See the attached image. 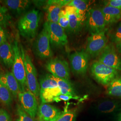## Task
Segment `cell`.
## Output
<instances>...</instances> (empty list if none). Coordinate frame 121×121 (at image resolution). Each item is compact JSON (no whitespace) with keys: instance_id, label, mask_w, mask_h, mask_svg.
Instances as JSON below:
<instances>
[{"instance_id":"cell-27","label":"cell","mask_w":121,"mask_h":121,"mask_svg":"<svg viewBox=\"0 0 121 121\" xmlns=\"http://www.w3.org/2000/svg\"><path fill=\"white\" fill-rule=\"evenodd\" d=\"M76 117V111L70 110L62 112L56 121H75Z\"/></svg>"},{"instance_id":"cell-28","label":"cell","mask_w":121,"mask_h":121,"mask_svg":"<svg viewBox=\"0 0 121 121\" xmlns=\"http://www.w3.org/2000/svg\"><path fill=\"white\" fill-rule=\"evenodd\" d=\"M57 23L65 30H67L69 27V19L65 9H61L60 11Z\"/></svg>"},{"instance_id":"cell-4","label":"cell","mask_w":121,"mask_h":121,"mask_svg":"<svg viewBox=\"0 0 121 121\" xmlns=\"http://www.w3.org/2000/svg\"><path fill=\"white\" fill-rule=\"evenodd\" d=\"M86 16V27L91 35L105 30L106 24L101 9L95 8L90 9Z\"/></svg>"},{"instance_id":"cell-31","label":"cell","mask_w":121,"mask_h":121,"mask_svg":"<svg viewBox=\"0 0 121 121\" xmlns=\"http://www.w3.org/2000/svg\"><path fill=\"white\" fill-rule=\"evenodd\" d=\"M78 98V97L77 95L72 96V95H65L61 94L60 95L55 97L53 99V101H55L56 102H59L61 100L66 101H68L70 99H77Z\"/></svg>"},{"instance_id":"cell-20","label":"cell","mask_w":121,"mask_h":121,"mask_svg":"<svg viewBox=\"0 0 121 121\" xmlns=\"http://www.w3.org/2000/svg\"><path fill=\"white\" fill-rule=\"evenodd\" d=\"M61 7L53 2V0L47 1V21L58 23Z\"/></svg>"},{"instance_id":"cell-24","label":"cell","mask_w":121,"mask_h":121,"mask_svg":"<svg viewBox=\"0 0 121 121\" xmlns=\"http://www.w3.org/2000/svg\"><path fill=\"white\" fill-rule=\"evenodd\" d=\"M89 2L85 0H71L67 6H73L77 9L78 12L81 17L85 19L86 11L88 8Z\"/></svg>"},{"instance_id":"cell-35","label":"cell","mask_w":121,"mask_h":121,"mask_svg":"<svg viewBox=\"0 0 121 121\" xmlns=\"http://www.w3.org/2000/svg\"><path fill=\"white\" fill-rule=\"evenodd\" d=\"M116 48L118 53L121 55V40L116 44Z\"/></svg>"},{"instance_id":"cell-15","label":"cell","mask_w":121,"mask_h":121,"mask_svg":"<svg viewBox=\"0 0 121 121\" xmlns=\"http://www.w3.org/2000/svg\"><path fill=\"white\" fill-rule=\"evenodd\" d=\"M38 112L39 117L44 121H56L62 112L54 106L42 103L38 107Z\"/></svg>"},{"instance_id":"cell-22","label":"cell","mask_w":121,"mask_h":121,"mask_svg":"<svg viewBox=\"0 0 121 121\" xmlns=\"http://www.w3.org/2000/svg\"><path fill=\"white\" fill-rule=\"evenodd\" d=\"M52 76L60 88L62 95L76 96L73 85L68 79L56 78L53 75Z\"/></svg>"},{"instance_id":"cell-5","label":"cell","mask_w":121,"mask_h":121,"mask_svg":"<svg viewBox=\"0 0 121 121\" xmlns=\"http://www.w3.org/2000/svg\"><path fill=\"white\" fill-rule=\"evenodd\" d=\"M43 26L47 31L50 44L54 47L62 48L68 43L65 30L57 23L45 22Z\"/></svg>"},{"instance_id":"cell-34","label":"cell","mask_w":121,"mask_h":121,"mask_svg":"<svg viewBox=\"0 0 121 121\" xmlns=\"http://www.w3.org/2000/svg\"><path fill=\"white\" fill-rule=\"evenodd\" d=\"M7 34L3 27L0 26V46L7 41Z\"/></svg>"},{"instance_id":"cell-21","label":"cell","mask_w":121,"mask_h":121,"mask_svg":"<svg viewBox=\"0 0 121 121\" xmlns=\"http://www.w3.org/2000/svg\"><path fill=\"white\" fill-rule=\"evenodd\" d=\"M61 94L59 86L40 90L39 96L42 103H48L53 101L54 99Z\"/></svg>"},{"instance_id":"cell-26","label":"cell","mask_w":121,"mask_h":121,"mask_svg":"<svg viewBox=\"0 0 121 121\" xmlns=\"http://www.w3.org/2000/svg\"><path fill=\"white\" fill-rule=\"evenodd\" d=\"M10 19L7 8L0 4V26L5 27L7 26Z\"/></svg>"},{"instance_id":"cell-29","label":"cell","mask_w":121,"mask_h":121,"mask_svg":"<svg viewBox=\"0 0 121 121\" xmlns=\"http://www.w3.org/2000/svg\"><path fill=\"white\" fill-rule=\"evenodd\" d=\"M109 37L112 43L115 44L121 40V22L109 34Z\"/></svg>"},{"instance_id":"cell-10","label":"cell","mask_w":121,"mask_h":121,"mask_svg":"<svg viewBox=\"0 0 121 121\" xmlns=\"http://www.w3.org/2000/svg\"><path fill=\"white\" fill-rule=\"evenodd\" d=\"M45 66L47 70L53 76L69 80V68L66 60L57 57L52 58L48 60Z\"/></svg>"},{"instance_id":"cell-37","label":"cell","mask_w":121,"mask_h":121,"mask_svg":"<svg viewBox=\"0 0 121 121\" xmlns=\"http://www.w3.org/2000/svg\"><path fill=\"white\" fill-rule=\"evenodd\" d=\"M118 121H121V113L119 117V119H118Z\"/></svg>"},{"instance_id":"cell-30","label":"cell","mask_w":121,"mask_h":121,"mask_svg":"<svg viewBox=\"0 0 121 121\" xmlns=\"http://www.w3.org/2000/svg\"><path fill=\"white\" fill-rule=\"evenodd\" d=\"M17 112L18 118L16 121H35L34 118L25 112L19 105H17Z\"/></svg>"},{"instance_id":"cell-18","label":"cell","mask_w":121,"mask_h":121,"mask_svg":"<svg viewBox=\"0 0 121 121\" xmlns=\"http://www.w3.org/2000/svg\"><path fill=\"white\" fill-rule=\"evenodd\" d=\"M0 60L6 67H12L14 61L13 46L6 41L0 46Z\"/></svg>"},{"instance_id":"cell-17","label":"cell","mask_w":121,"mask_h":121,"mask_svg":"<svg viewBox=\"0 0 121 121\" xmlns=\"http://www.w3.org/2000/svg\"><path fill=\"white\" fill-rule=\"evenodd\" d=\"M4 3L8 8L17 15L25 14L30 5V1L27 0H4Z\"/></svg>"},{"instance_id":"cell-12","label":"cell","mask_w":121,"mask_h":121,"mask_svg":"<svg viewBox=\"0 0 121 121\" xmlns=\"http://www.w3.org/2000/svg\"><path fill=\"white\" fill-rule=\"evenodd\" d=\"M18 98L22 108L29 115L34 118L38 110V103L36 97L31 91H28L20 92Z\"/></svg>"},{"instance_id":"cell-32","label":"cell","mask_w":121,"mask_h":121,"mask_svg":"<svg viewBox=\"0 0 121 121\" xmlns=\"http://www.w3.org/2000/svg\"><path fill=\"white\" fill-rule=\"evenodd\" d=\"M106 5L121 9V0H110L105 2Z\"/></svg>"},{"instance_id":"cell-25","label":"cell","mask_w":121,"mask_h":121,"mask_svg":"<svg viewBox=\"0 0 121 121\" xmlns=\"http://www.w3.org/2000/svg\"><path fill=\"white\" fill-rule=\"evenodd\" d=\"M11 93L8 88L0 82V102L6 105H9L12 102Z\"/></svg>"},{"instance_id":"cell-13","label":"cell","mask_w":121,"mask_h":121,"mask_svg":"<svg viewBox=\"0 0 121 121\" xmlns=\"http://www.w3.org/2000/svg\"><path fill=\"white\" fill-rule=\"evenodd\" d=\"M65 10L69 19V27L67 31L71 34L79 32L85 19L80 16L77 9L74 7L66 6Z\"/></svg>"},{"instance_id":"cell-19","label":"cell","mask_w":121,"mask_h":121,"mask_svg":"<svg viewBox=\"0 0 121 121\" xmlns=\"http://www.w3.org/2000/svg\"><path fill=\"white\" fill-rule=\"evenodd\" d=\"M101 9L104 15L106 26L114 24L121 19V9L108 6H105Z\"/></svg>"},{"instance_id":"cell-33","label":"cell","mask_w":121,"mask_h":121,"mask_svg":"<svg viewBox=\"0 0 121 121\" xmlns=\"http://www.w3.org/2000/svg\"><path fill=\"white\" fill-rule=\"evenodd\" d=\"M0 121H11L9 114L3 108L0 109Z\"/></svg>"},{"instance_id":"cell-2","label":"cell","mask_w":121,"mask_h":121,"mask_svg":"<svg viewBox=\"0 0 121 121\" xmlns=\"http://www.w3.org/2000/svg\"><path fill=\"white\" fill-rule=\"evenodd\" d=\"M40 18L39 11L35 9L24 14L18 22V29L20 35L27 39H33L37 34Z\"/></svg>"},{"instance_id":"cell-3","label":"cell","mask_w":121,"mask_h":121,"mask_svg":"<svg viewBox=\"0 0 121 121\" xmlns=\"http://www.w3.org/2000/svg\"><path fill=\"white\" fill-rule=\"evenodd\" d=\"M91 74L96 80L104 85H108L118 75V70L103 64L99 60L94 61L90 67Z\"/></svg>"},{"instance_id":"cell-9","label":"cell","mask_w":121,"mask_h":121,"mask_svg":"<svg viewBox=\"0 0 121 121\" xmlns=\"http://www.w3.org/2000/svg\"><path fill=\"white\" fill-rule=\"evenodd\" d=\"M98 60L107 66L121 71V56L112 43L107 45L99 55Z\"/></svg>"},{"instance_id":"cell-8","label":"cell","mask_w":121,"mask_h":121,"mask_svg":"<svg viewBox=\"0 0 121 121\" xmlns=\"http://www.w3.org/2000/svg\"><path fill=\"white\" fill-rule=\"evenodd\" d=\"M90 56L85 50L75 51L69 56L70 64L72 72L78 75H84L86 73Z\"/></svg>"},{"instance_id":"cell-14","label":"cell","mask_w":121,"mask_h":121,"mask_svg":"<svg viewBox=\"0 0 121 121\" xmlns=\"http://www.w3.org/2000/svg\"><path fill=\"white\" fill-rule=\"evenodd\" d=\"M94 109L102 114L116 112L121 109V101L110 99H99L95 104Z\"/></svg>"},{"instance_id":"cell-16","label":"cell","mask_w":121,"mask_h":121,"mask_svg":"<svg viewBox=\"0 0 121 121\" xmlns=\"http://www.w3.org/2000/svg\"><path fill=\"white\" fill-rule=\"evenodd\" d=\"M0 82L8 88L14 97L21 92L20 85L12 72L0 74Z\"/></svg>"},{"instance_id":"cell-11","label":"cell","mask_w":121,"mask_h":121,"mask_svg":"<svg viewBox=\"0 0 121 121\" xmlns=\"http://www.w3.org/2000/svg\"><path fill=\"white\" fill-rule=\"evenodd\" d=\"M25 65L27 86L29 90L38 97L40 94V85L37 79V71L28 54L26 55Z\"/></svg>"},{"instance_id":"cell-7","label":"cell","mask_w":121,"mask_h":121,"mask_svg":"<svg viewBox=\"0 0 121 121\" xmlns=\"http://www.w3.org/2000/svg\"><path fill=\"white\" fill-rule=\"evenodd\" d=\"M33 49L35 55L39 58L47 59L52 56L50 39L47 31L44 26L35 40Z\"/></svg>"},{"instance_id":"cell-6","label":"cell","mask_w":121,"mask_h":121,"mask_svg":"<svg viewBox=\"0 0 121 121\" xmlns=\"http://www.w3.org/2000/svg\"><path fill=\"white\" fill-rule=\"evenodd\" d=\"M108 39L105 30L99 33L91 34L87 39L85 51L90 57L99 55L107 45Z\"/></svg>"},{"instance_id":"cell-1","label":"cell","mask_w":121,"mask_h":121,"mask_svg":"<svg viewBox=\"0 0 121 121\" xmlns=\"http://www.w3.org/2000/svg\"><path fill=\"white\" fill-rule=\"evenodd\" d=\"M12 46L14 61L12 67V72L20 85L21 92H22L25 91V87L27 86L25 50L17 39L14 40Z\"/></svg>"},{"instance_id":"cell-36","label":"cell","mask_w":121,"mask_h":121,"mask_svg":"<svg viewBox=\"0 0 121 121\" xmlns=\"http://www.w3.org/2000/svg\"><path fill=\"white\" fill-rule=\"evenodd\" d=\"M39 121H43V119L42 118H41L40 117H39Z\"/></svg>"},{"instance_id":"cell-23","label":"cell","mask_w":121,"mask_h":121,"mask_svg":"<svg viewBox=\"0 0 121 121\" xmlns=\"http://www.w3.org/2000/svg\"><path fill=\"white\" fill-rule=\"evenodd\" d=\"M107 93L112 96L121 97V75H118L109 84Z\"/></svg>"}]
</instances>
